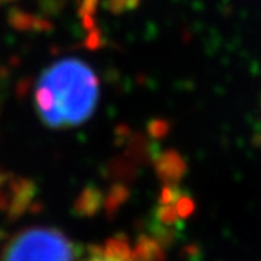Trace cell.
<instances>
[{
    "label": "cell",
    "mask_w": 261,
    "mask_h": 261,
    "mask_svg": "<svg viewBox=\"0 0 261 261\" xmlns=\"http://www.w3.org/2000/svg\"><path fill=\"white\" fill-rule=\"evenodd\" d=\"M99 84L95 71L77 59L50 65L35 87V106L41 120L55 129L77 126L96 109Z\"/></svg>",
    "instance_id": "6da1fadb"
},
{
    "label": "cell",
    "mask_w": 261,
    "mask_h": 261,
    "mask_svg": "<svg viewBox=\"0 0 261 261\" xmlns=\"http://www.w3.org/2000/svg\"><path fill=\"white\" fill-rule=\"evenodd\" d=\"M2 261H76L72 242L59 230L35 227L16 234Z\"/></svg>",
    "instance_id": "7a4b0ae2"
},
{
    "label": "cell",
    "mask_w": 261,
    "mask_h": 261,
    "mask_svg": "<svg viewBox=\"0 0 261 261\" xmlns=\"http://www.w3.org/2000/svg\"><path fill=\"white\" fill-rule=\"evenodd\" d=\"M82 261H148L123 241H110L104 247L93 250Z\"/></svg>",
    "instance_id": "3957f363"
}]
</instances>
